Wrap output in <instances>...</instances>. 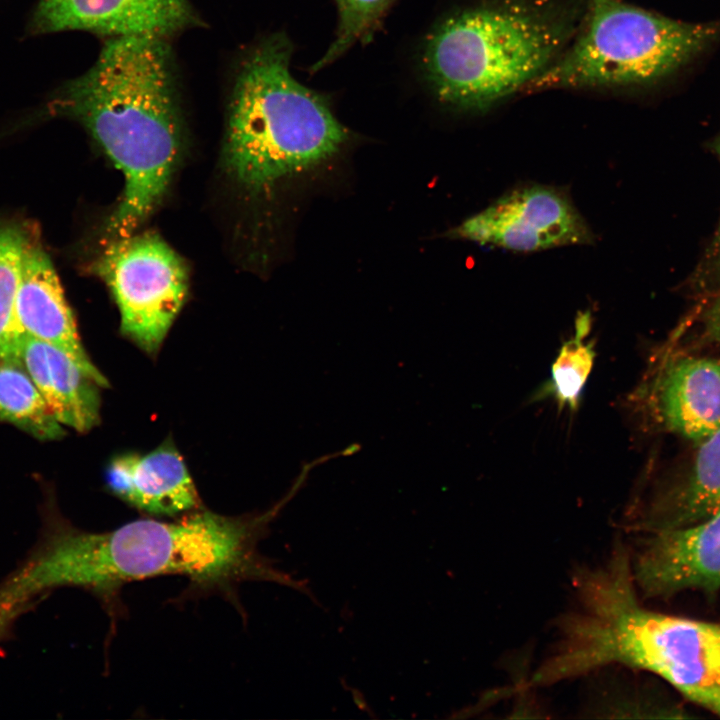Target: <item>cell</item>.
Returning <instances> with one entry per match:
<instances>
[{
  "mask_svg": "<svg viewBox=\"0 0 720 720\" xmlns=\"http://www.w3.org/2000/svg\"><path fill=\"white\" fill-rule=\"evenodd\" d=\"M276 512L228 517L201 510L176 521L139 519L104 532L56 524L0 584V605L25 609L40 594L70 586L93 592L112 612L124 585L169 575L187 577L193 590L230 598L251 580L303 591L304 584L278 571L257 549Z\"/></svg>",
  "mask_w": 720,
  "mask_h": 720,
  "instance_id": "obj_1",
  "label": "cell"
},
{
  "mask_svg": "<svg viewBox=\"0 0 720 720\" xmlns=\"http://www.w3.org/2000/svg\"><path fill=\"white\" fill-rule=\"evenodd\" d=\"M50 109L82 124L123 172L124 191L104 233L132 235L164 196L182 145L169 40L106 38L96 62L58 90Z\"/></svg>",
  "mask_w": 720,
  "mask_h": 720,
  "instance_id": "obj_2",
  "label": "cell"
},
{
  "mask_svg": "<svg viewBox=\"0 0 720 720\" xmlns=\"http://www.w3.org/2000/svg\"><path fill=\"white\" fill-rule=\"evenodd\" d=\"M575 605L559 622L552 662L571 679L619 664L651 672L720 717V623L643 606L625 555L575 577Z\"/></svg>",
  "mask_w": 720,
  "mask_h": 720,
  "instance_id": "obj_3",
  "label": "cell"
},
{
  "mask_svg": "<svg viewBox=\"0 0 720 720\" xmlns=\"http://www.w3.org/2000/svg\"><path fill=\"white\" fill-rule=\"evenodd\" d=\"M580 22L559 0H486L436 28L425 52L428 78L442 102L488 110L539 77Z\"/></svg>",
  "mask_w": 720,
  "mask_h": 720,
  "instance_id": "obj_4",
  "label": "cell"
},
{
  "mask_svg": "<svg viewBox=\"0 0 720 720\" xmlns=\"http://www.w3.org/2000/svg\"><path fill=\"white\" fill-rule=\"evenodd\" d=\"M291 56L288 38L271 35L243 57L233 79L225 165L255 194L330 159L348 138L325 99L293 77Z\"/></svg>",
  "mask_w": 720,
  "mask_h": 720,
  "instance_id": "obj_5",
  "label": "cell"
},
{
  "mask_svg": "<svg viewBox=\"0 0 720 720\" xmlns=\"http://www.w3.org/2000/svg\"><path fill=\"white\" fill-rule=\"evenodd\" d=\"M562 54L524 91L616 88L650 83L678 68L718 34L621 0H588Z\"/></svg>",
  "mask_w": 720,
  "mask_h": 720,
  "instance_id": "obj_6",
  "label": "cell"
},
{
  "mask_svg": "<svg viewBox=\"0 0 720 720\" xmlns=\"http://www.w3.org/2000/svg\"><path fill=\"white\" fill-rule=\"evenodd\" d=\"M120 311L124 335L156 354L187 293L183 260L157 235L113 240L95 263Z\"/></svg>",
  "mask_w": 720,
  "mask_h": 720,
  "instance_id": "obj_7",
  "label": "cell"
},
{
  "mask_svg": "<svg viewBox=\"0 0 720 720\" xmlns=\"http://www.w3.org/2000/svg\"><path fill=\"white\" fill-rule=\"evenodd\" d=\"M464 239L517 252L591 244L594 235L568 194L525 184L503 194L450 231Z\"/></svg>",
  "mask_w": 720,
  "mask_h": 720,
  "instance_id": "obj_8",
  "label": "cell"
},
{
  "mask_svg": "<svg viewBox=\"0 0 720 720\" xmlns=\"http://www.w3.org/2000/svg\"><path fill=\"white\" fill-rule=\"evenodd\" d=\"M629 402L660 429L700 441L720 427V356L663 355Z\"/></svg>",
  "mask_w": 720,
  "mask_h": 720,
  "instance_id": "obj_9",
  "label": "cell"
},
{
  "mask_svg": "<svg viewBox=\"0 0 720 720\" xmlns=\"http://www.w3.org/2000/svg\"><path fill=\"white\" fill-rule=\"evenodd\" d=\"M632 573L645 597L720 587V511L693 525L642 533Z\"/></svg>",
  "mask_w": 720,
  "mask_h": 720,
  "instance_id": "obj_10",
  "label": "cell"
},
{
  "mask_svg": "<svg viewBox=\"0 0 720 720\" xmlns=\"http://www.w3.org/2000/svg\"><path fill=\"white\" fill-rule=\"evenodd\" d=\"M31 24L37 33L81 30L170 40L202 22L188 0H40Z\"/></svg>",
  "mask_w": 720,
  "mask_h": 720,
  "instance_id": "obj_11",
  "label": "cell"
},
{
  "mask_svg": "<svg viewBox=\"0 0 720 720\" xmlns=\"http://www.w3.org/2000/svg\"><path fill=\"white\" fill-rule=\"evenodd\" d=\"M14 333L55 346L68 354L101 387L105 376L87 355L53 265L29 239L25 248L14 307Z\"/></svg>",
  "mask_w": 720,
  "mask_h": 720,
  "instance_id": "obj_12",
  "label": "cell"
},
{
  "mask_svg": "<svg viewBox=\"0 0 720 720\" xmlns=\"http://www.w3.org/2000/svg\"><path fill=\"white\" fill-rule=\"evenodd\" d=\"M106 482L114 495L153 516L175 517L200 506L187 466L168 442L144 455L113 458Z\"/></svg>",
  "mask_w": 720,
  "mask_h": 720,
  "instance_id": "obj_13",
  "label": "cell"
},
{
  "mask_svg": "<svg viewBox=\"0 0 720 720\" xmlns=\"http://www.w3.org/2000/svg\"><path fill=\"white\" fill-rule=\"evenodd\" d=\"M17 360L61 425L85 432L97 424L101 386L68 354L22 336L18 341Z\"/></svg>",
  "mask_w": 720,
  "mask_h": 720,
  "instance_id": "obj_14",
  "label": "cell"
},
{
  "mask_svg": "<svg viewBox=\"0 0 720 720\" xmlns=\"http://www.w3.org/2000/svg\"><path fill=\"white\" fill-rule=\"evenodd\" d=\"M697 444L688 470L639 514V532L687 527L720 511V427Z\"/></svg>",
  "mask_w": 720,
  "mask_h": 720,
  "instance_id": "obj_15",
  "label": "cell"
},
{
  "mask_svg": "<svg viewBox=\"0 0 720 720\" xmlns=\"http://www.w3.org/2000/svg\"><path fill=\"white\" fill-rule=\"evenodd\" d=\"M0 418L41 440L58 439L64 434L19 363L0 362Z\"/></svg>",
  "mask_w": 720,
  "mask_h": 720,
  "instance_id": "obj_16",
  "label": "cell"
},
{
  "mask_svg": "<svg viewBox=\"0 0 720 720\" xmlns=\"http://www.w3.org/2000/svg\"><path fill=\"white\" fill-rule=\"evenodd\" d=\"M29 239L16 226L0 224V362L18 363L14 307Z\"/></svg>",
  "mask_w": 720,
  "mask_h": 720,
  "instance_id": "obj_17",
  "label": "cell"
},
{
  "mask_svg": "<svg viewBox=\"0 0 720 720\" xmlns=\"http://www.w3.org/2000/svg\"><path fill=\"white\" fill-rule=\"evenodd\" d=\"M590 319L583 316L576 323L574 337L561 347L551 369V391L560 408L574 411L591 373L595 352L586 341Z\"/></svg>",
  "mask_w": 720,
  "mask_h": 720,
  "instance_id": "obj_18",
  "label": "cell"
},
{
  "mask_svg": "<svg viewBox=\"0 0 720 720\" xmlns=\"http://www.w3.org/2000/svg\"><path fill=\"white\" fill-rule=\"evenodd\" d=\"M339 12L336 38L312 71L330 64L357 41L368 37L393 0H335Z\"/></svg>",
  "mask_w": 720,
  "mask_h": 720,
  "instance_id": "obj_19",
  "label": "cell"
},
{
  "mask_svg": "<svg viewBox=\"0 0 720 720\" xmlns=\"http://www.w3.org/2000/svg\"><path fill=\"white\" fill-rule=\"evenodd\" d=\"M720 155V144L718 148ZM706 272L712 277V280L720 283V220L715 231L709 253L707 256Z\"/></svg>",
  "mask_w": 720,
  "mask_h": 720,
  "instance_id": "obj_20",
  "label": "cell"
},
{
  "mask_svg": "<svg viewBox=\"0 0 720 720\" xmlns=\"http://www.w3.org/2000/svg\"><path fill=\"white\" fill-rule=\"evenodd\" d=\"M19 614L11 611L0 610V638L8 631L9 626Z\"/></svg>",
  "mask_w": 720,
  "mask_h": 720,
  "instance_id": "obj_21",
  "label": "cell"
}]
</instances>
